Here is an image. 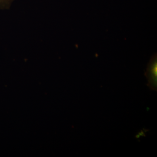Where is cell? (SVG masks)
<instances>
[{
  "mask_svg": "<svg viewBox=\"0 0 157 157\" xmlns=\"http://www.w3.org/2000/svg\"><path fill=\"white\" fill-rule=\"evenodd\" d=\"M155 53L151 57L147 65L145 76L148 79V86L151 90H157V57Z\"/></svg>",
  "mask_w": 157,
  "mask_h": 157,
  "instance_id": "6da1fadb",
  "label": "cell"
},
{
  "mask_svg": "<svg viewBox=\"0 0 157 157\" xmlns=\"http://www.w3.org/2000/svg\"><path fill=\"white\" fill-rule=\"evenodd\" d=\"M14 0H0V10H7L11 8Z\"/></svg>",
  "mask_w": 157,
  "mask_h": 157,
  "instance_id": "7a4b0ae2",
  "label": "cell"
}]
</instances>
